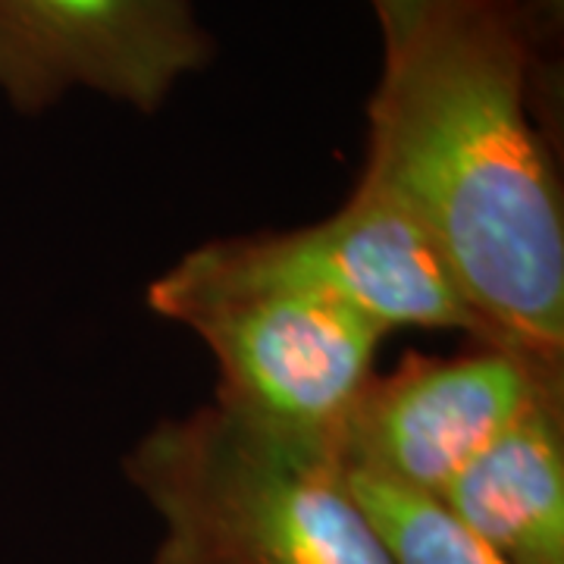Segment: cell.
Wrapping results in <instances>:
<instances>
[{"mask_svg": "<svg viewBox=\"0 0 564 564\" xmlns=\"http://www.w3.org/2000/svg\"><path fill=\"white\" fill-rule=\"evenodd\" d=\"M144 304L214 355V402L282 440L343 455L345 423L386 333L345 304L232 263L217 239L148 282Z\"/></svg>", "mask_w": 564, "mask_h": 564, "instance_id": "obj_3", "label": "cell"}, {"mask_svg": "<svg viewBox=\"0 0 564 564\" xmlns=\"http://www.w3.org/2000/svg\"><path fill=\"white\" fill-rule=\"evenodd\" d=\"M217 245L245 270L326 295L380 326L386 336L395 329H430L464 333L470 343L489 345L421 223L361 180L343 207L323 220L223 236Z\"/></svg>", "mask_w": 564, "mask_h": 564, "instance_id": "obj_6", "label": "cell"}, {"mask_svg": "<svg viewBox=\"0 0 564 564\" xmlns=\"http://www.w3.org/2000/svg\"><path fill=\"white\" fill-rule=\"evenodd\" d=\"M214 57L195 0H0V98L20 117L76 91L154 117Z\"/></svg>", "mask_w": 564, "mask_h": 564, "instance_id": "obj_4", "label": "cell"}, {"mask_svg": "<svg viewBox=\"0 0 564 564\" xmlns=\"http://www.w3.org/2000/svg\"><path fill=\"white\" fill-rule=\"evenodd\" d=\"M508 564H564V386L543 392L440 496Z\"/></svg>", "mask_w": 564, "mask_h": 564, "instance_id": "obj_7", "label": "cell"}, {"mask_svg": "<svg viewBox=\"0 0 564 564\" xmlns=\"http://www.w3.org/2000/svg\"><path fill=\"white\" fill-rule=\"evenodd\" d=\"M358 502L377 524L395 564H508L470 536L440 499L348 470Z\"/></svg>", "mask_w": 564, "mask_h": 564, "instance_id": "obj_8", "label": "cell"}, {"mask_svg": "<svg viewBox=\"0 0 564 564\" xmlns=\"http://www.w3.org/2000/svg\"><path fill=\"white\" fill-rule=\"evenodd\" d=\"M122 477L161 521L151 564H395L339 452L217 402L148 426Z\"/></svg>", "mask_w": 564, "mask_h": 564, "instance_id": "obj_2", "label": "cell"}, {"mask_svg": "<svg viewBox=\"0 0 564 564\" xmlns=\"http://www.w3.org/2000/svg\"><path fill=\"white\" fill-rule=\"evenodd\" d=\"M558 386L564 370L502 345L470 343L462 355L408 351L364 386L345 423L343 462L348 470L440 499L486 445Z\"/></svg>", "mask_w": 564, "mask_h": 564, "instance_id": "obj_5", "label": "cell"}, {"mask_svg": "<svg viewBox=\"0 0 564 564\" xmlns=\"http://www.w3.org/2000/svg\"><path fill=\"white\" fill-rule=\"evenodd\" d=\"M367 3L380 25L383 57H389L414 39V32L443 7L445 0H367Z\"/></svg>", "mask_w": 564, "mask_h": 564, "instance_id": "obj_10", "label": "cell"}, {"mask_svg": "<svg viewBox=\"0 0 564 564\" xmlns=\"http://www.w3.org/2000/svg\"><path fill=\"white\" fill-rule=\"evenodd\" d=\"M527 57L530 110L562 151L564 139V0H502Z\"/></svg>", "mask_w": 564, "mask_h": 564, "instance_id": "obj_9", "label": "cell"}, {"mask_svg": "<svg viewBox=\"0 0 564 564\" xmlns=\"http://www.w3.org/2000/svg\"><path fill=\"white\" fill-rule=\"evenodd\" d=\"M562 151L502 0H445L383 57L361 182L421 223L489 345L564 370Z\"/></svg>", "mask_w": 564, "mask_h": 564, "instance_id": "obj_1", "label": "cell"}]
</instances>
